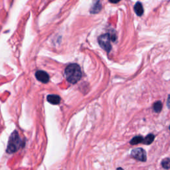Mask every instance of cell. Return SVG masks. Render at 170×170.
Here are the masks:
<instances>
[{
    "mask_svg": "<svg viewBox=\"0 0 170 170\" xmlns=\"http://www.w3.org/2000/svg\"><path fill=\"white\" fill-rule=\"evenodd\" d=\"M110 2L111 3H118L120 0H109Z\"/></svg>",
    "mask_w": 170,
    "mask_h": 170,
    "instance_id": "obj_14",
    "label": "cell"
},
{
    "mask_svg": "<svg viewBox=\"0 0 170 170\" xmlns=\"http://www.w3.org/2000/svg\"><path fill=\"white\" fill-rule=\"evenodd\" d=\"M65 74L67 81L72 84L77 83L82 77L81 67L77 64L69 65L65 68Z\"/></svg>",
    "mask_w": 170,
    "mask_h": 170,
    "instance_id": "obj_1",
    "label": "cell"
},
{
    "mask_svg": "<svg viewBox=\"0 0 170 170\" xmlns=\"http://www.w3.org/2000/svg\"><path fill=\"white\" fill-rule=\"evenodd\" d=\"M102 9V5L99 1L95 3V4L92 6L91 9V13H98Z\"/></svg>",
    "mask_w": 170,
    "mask_h": 170,
    "instance_id": "obj_9",
    "label": "cell"
},
{
    "mask_svg": "<svg viewBox=\"0 0 170 170\" xmlns=\"http://www.w3.org/2000/svg\"><path fill=\"white\" fill-rule=\"evenodd\" d=\"M131 156L133 158L137 159L138 161L140 162H145L147 159L146 153H145V150L144 149L141 148H135L131 152Z\"/></svg>",
    "mask_w": 170,
    "mask_h": 170,
    "instance_id": "obj_4",
    "label": "cell"
},
{
    "mask_svg": "<svg viewBox=\"0 0 170 170\" xmlns=\"http://www.w3.org/2000/svg\"><path fill=\"white\" fill-rule=\"evenodd\" d=\"M143 140H144V138L141 136H135L130 141V144L131 145H137L140 143H142Z\"/></svg>",
    "mask_w": 170,
    "mask_h": 170,
    "instance_id": "obj_10",
    "label": "cell"
},
{
    "mask_svg": "<svg viewBox=\"0 0 170 170\" xmlns=\"http://www.w3.org/2000/svg\"><path fill=\"white\" fill-rule=\"evenodd\" d=\"M35 77L37 80L43 83H47L49 81V76L46 72L43 71H38L35 73Z\"/></svg>",
    "mask_w": 170,
    "mask_h": 170,
    "instance_id": "obj_5",
    "label": "cell"
},
{
    "mask_svg": "<svg viewBox=\"0 0 170 170\" xmlns=\"http://www.w3.org/2000/svg\"><path fill=\"white\" fill-rule=\"evenodd\" d=\"M154 138H155V136L154 134H148L147 136H145L144 138L143 142H142V144H145V145H150L154 142Z\"/></svg>",
    "mask_w": 170,
    "mask_h": 170,
    "instance_id": "obj_8",
    "label": "cell"
},
{
    "mask_svg": "<svg viewBox=\"0 0 170 170\" xmlns=\"http://www.w3.org/2000/svg\"><path fill=\"white\" fill-rule=\"evenodd\" d=\"M22 144V141L21 140L18 132L17 131H14L9 137L7 152L9 154L15 153L17 151L19 150Z\"/></svg>",
    "mask_w": 170,
    "mask_h": 170,
    "instance_id": "obj_2",
    "label": "cell"
},
{
    "mask_svg": "<svg viewBox=\"0 0 170 170\" xmlns=\"http://www.w3.org/2000/svg\"><path fill=\"white\" fill-rule=\"evenodd\" d=\"M169 130H170V126H169Z\"/></svg>",
    "mask_w": 170,
    "mask_h": 170,
    "instance_id": "obj_16",
    "label": "cell"
},
{
    "mask_svg": "<svg viewBox=\"0 0 170 170\" xmlns=\"http://www.w3.org/2000/svg\"><path fill=\"white\" fill-rule=\"evenodd\" d=\"M162 167L165 169H170V159L169 158H165L162 161Z\"/></svg>",
    "mask_w": 170,
    "mask_h": 170,
    "instance_id": "obj_12",
    "label": "cell"
},
{
    "mask_svg": "<svg viewBox=\"0 0 170 170\" xmlns=\"http://www.w3.org/2000/svg\"><path fill=\"white\" fill-rule=\"evenodd\" d=\"M134 11L138 16H141L144 13V8L140 2H137L134 6Z\"/></svg>",
    "mask_w": 170,
    "mask_h": 170,
    "instance_id": "obj_7",
    "label": "cell"
},
{
    "mask_svg": "<svg viewBox=\"0 0 170 170\" xmlns=\"http://www.w3.org/2000/svg\"><path fill=\"white\" fill-rule=\"evenodd\" d=\"M116 170H124V169H122V168H117Z\"/></svg>",
    "mask_w": 170,
    "mask_h": 170,
    "instance_id": "obj_15",
    "label": "cell"
},
{
    "mask_svg": "<svg viewBox=\"0 0 170 170\" xmlns=\"http://www.w3.org/2000/svg\"><path fill=\"white\" fill-rule=\"evenodd\" d=\"M47 101L52 105H58L61 102V98L59 96L56 95H51L47 96Z\"/></svg>",
    "mask_w": 170,
    "mask_h": 170,
    "instance_id": "obj_6",
    "label": "cell"
},
{
    "mask_svg": "<svg viewBox=\"0 0 170 170\" xmlns=\"http://www.w3.org/2000/svg\"><path fill=\"white\" fill-rule=\"evenodd\" d=\"M153 109L154 110V112L156 113L160 112L162 109V103L160 101H158L155 102L153 106Z\"/></svg>",
    "mask_w": 170,
    "mask_h": 170,
    "instance_id": "obj_11",
    "label": "cell"
},
{
    "mask_svg": "<svg viewBox=\"0 0 170 170\" xmlns=\"http://www.w3.org/2000/svg\"><path fill=\"white\" fill-rule=\"evenodd\" d=\"M111 41H112V39H111L110 34L102 35L100 36L98 38V43L100 47H101L104 50L108 52V53H109L111 51V48H112L110 44Z\"/></svg>",
    "mask_w": 170,
    "mask_h": 170,
    "instance_id": "obj_3",
    "label": "cell"
},
{
    "mask_svg": "<svg viewBox=\"0 0 170 170\" xmlns=\"http://www.w3.org/2000/svg\"><path fill=\"white\" fill-rule=\"evenodd\" d=\"M167 106L168 107V108L170 109V95H169L168 100H167Z\"/></svg>",
    "mask_w": 170,
    "mask_h": 170,
    "instance_id": "obj_13",
    "label": "cell"
}]
</instances>
